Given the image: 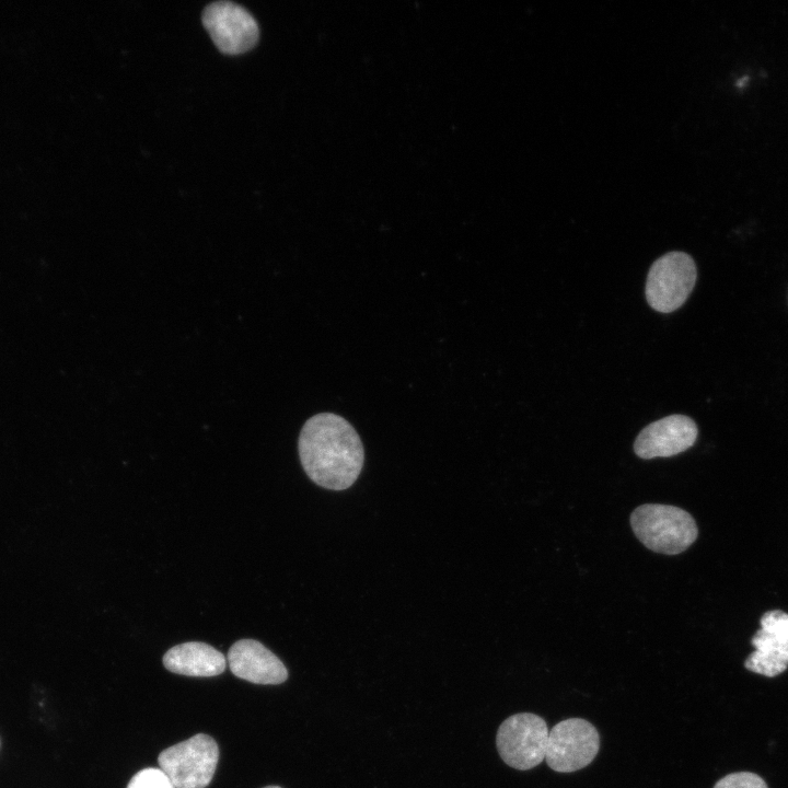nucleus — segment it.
<instances>
[{
    "mask_svg": "<svg viewBox=\"0 0 788 788\" xmlns=\"http://www.w3.org/2000/svg\"><path fill=\"white\" fill-rule=\"evenodd\" d=\"M298 450L309 478L331 490L349 488L364 462L359 434L345 418L333 413L316 414L304 422Z\"/></svg>",
    "mask_w": 788,
    "mask_h": 788,
    "instance_id": "obj_1",
    "label": "nucleus"
},
{
    "mask_svg": "<svg viewBox=\"0 0 788 788\" xmlns=\"http://www.w3.org/2000/svg\"><path fill=\"white\" fill-rule=\"evenodd\" d=\"M636 537L650 551L676 555L687 549L697 538L694 518L685 510L660 503H646L630 514Z\"/></svg>",
    "mask_w": 788,
    "mask_h": 788,
    "instance_id": "obj_2",
    "label": "nucleus"
},
{
    "mask_svg": "<svg viewBox=\"0 0 788 788\" xmlns=\"http://www.w3.org/2000/svg\"><path fill=\"white\" fill-rule=\"evenodd\" d=\"M219 762L217 742L198 733L186 741L163 750L158 756L160 768L175 788H206Z\"/></svg>",
    "mask_w": 788,
    "mask_h": 788,
    "instance_id": "obj_3",
    "label": "nucleus"
},
{
    "mask_svg": "<svg viewBox=\"0 0 788 788\" xmlns=\"http://www.w3.org/2000/svg\"><path fill=\"white\" fill-rule=\"evenodd\" d=\"M548 733L542 717L532 712L512 715L498 728V753L508 766L519 770L531 769L545 760Z\"/></svg>",
    "mask_w": 788,
    "mask_h": 788,
    "instance_id": "obj_4",
    "label": "nucleus"
},
{
    "mask_svg": "<svg viewBox=\"0 0 788 788\" xmlns=\"http://www.w3.org/2000/svg\"><path fill=\"white\" fill-rule=\"evenodd\" d=\"M697 277L693 258L683 252H670L658 258L650 267L646 299L661 313L679 309L692 292Z\"/></svg>",
    "mask_w": 788,
    "mask_h": 788,
    "instance_id": "obj_5",
    "label": "nucleus"
},
{
    "mask_svg": "<svg viewBox=\"0 0 788 788\" xmlns=\"http://www.w3.org/2000/svg\"><path fill=\"white\" fill-rule=\"evenodd\" d=\"M599 749L595 727L582 718H568L549 730L545 761L555 772L572 773L588 766Z\"/></svg>",
    "mask_w": 788,
    "mask_h": 788,
    "instance_id": "obj_6",
    "label": "nucleus"
},
{
    "mask_svg": "<svg viewBox=\"0 0 788 788\" xmlns=\"http://www.w3.org/2000/svg\"><path fill=\"white\" fill-rule=\"evenodd\" d=\"M202 22L217 47L225 54H241L257 42L259 31L254 16L232 1H215L202 13Z\"/></svg>",
    "mask_w": 788,
    "mask_h": 788,
    "instance_id": "obj_7",
    "label": "nucleus"
},
{
    "mask_svg": "<svg viewBox=\"0 0 788 788\" xmlns=\"http://www.w3.org/2000/svg\"><path fill=\"white\" fill-rule=\"evenodd\" d=\"M760 624L761 628L751 639L755 650L744 665L754 673L774 677L788 668V613L768 611Z\"/></svg>",
    "mask_w": 788,
    "mask_h": 788,
    "instance_id": "obj_8",
    "label": "nucleus"
},
{
    "mask_svg": "<svg viewBox=\"0 0 788 788\" xmlns=\"http://www.w3.org/2000/svg\"><path fill=\"white\" fill-rule=\"evenodd\" d=\"M697 434L692 418L670 415L645 427L634 442V451L645 460L673 456L691 448Z\"/></svg>",
    "mask_w": 788,
    "mask_h": 788,
    "instance_id": "obj_9",
    "label": "nucleus"
},
{
    "mask_svg": "<svg viewBox=\"0 0 788 788\" xmlns=\"http://www.w3.org/2000/svg\"><path fill=\"white\" fill-rule=\"evenodd\" d=\"M228 663L236 677L254 684L276 685L288 677V671L280 659L254 639L235 641L229 649Z\"/></svg>",
    "mask_w": 788,
    "mask_h": 788,
    "instance_id": "obj_10",
    "label": "nucleus"
},
{
    "mask_svg": "<svg viewBox=\"0 0 788 788\" xmlns=\"http://www.w3.org/2000/svg\"><path fill=\"white\" fill-rule=\"evenodd\" d=\"M166 670L186 676L208 677L221 674L225 657L216 648L199 641L176 645L163 656Z\"/></svg>",
    "mask_w": 788,
    "mask_h": 788,
    "instance_id": "obj_11",
    "label": "nucleus"
},
{
    "mask_svg": "<svg viewBox=\"0 0 788 788\" xmlns=\"http://www.w3.org/2000/svg\"><path fill=\"white\" fill-rule=\"evenodd\" d=\"M127 788H175L161 768H143L129 780Z\"/></svg>",
    "mask_w": 788,
    "mask_h": 788,
    "instance_id": "obj_12",
    "label": "nucleus"
},
{
    "mask_svg": "<svg viewBox=\"0 0 788 788\" xmlns=\"http://www.w3.org/2000/svg\"><path fill=\"white\" fill-rule=\"evenodd\" d=\"M714 788H768L765 780L751 772L731 773L719 779Z\"/></svg>",
    "mask_w": 788,
    "mask_h": 788,
    "instance_id": "obj_13",
    "label": "nucleus"
},
{
    "mask_svg": "<svg viewBox=\"0 0 788 788\" xmlns=\"http://www.w3.org/2000/svg\"><path fill=\"white\" fill-rule=\"evenodd\" d=\"M264 788H281V787H278V786H267V787H264Z\"/></svg>",
    "mask_w": 788,
    "mask_h": 788,
    "instance_id": "obj_14",
    "label": "nucleus"
}]
</instances>
